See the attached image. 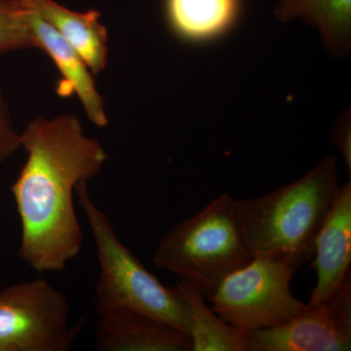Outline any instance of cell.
<instances>
[{
    "label": "cell",
    "mask_w": 351,
    "mask_h": 351,
    "mask_svg": "<svg viewBox=\"0 0 351 351\" xmlns=\"http://www.w3.org/2000/svg\"><path fill=\"white\" fill-rule=\"evenodd\" d=\"M20 145L27 160L11 186L21 221L18 256L34 271H63L84 239L76 188L100 174L108 152L69 113L32 119L20 133Z\"/></svg>",
    "instance_id": "6da1fadb"
},
{
    "label": "cell",
    "mask_w": 351,
    "mask_h": 351,
    "mask_svg": "<svg viewBox=\"0 0 351 351\" xmlns=\"http://www.w3.org/2000/svg\"><path fill=\"white\" fill-rule=\"evenodd\" d=\"M339 189L337 157L330 154L295 182L258 197L234 199L240 233L252 257L285 258L299 269L311 261Z\"/></svg>",
    "instance_id": "7a4b0ae2"
},
{
    "label": "cell",
    "mask_w": 351,
    "mask_h": 351,
    "mask_svg": "<svg viewBox=\"0 0 351 351\" xmlns=\"http://www.w3.org/2000/svg\"><path fill=\"white\" fill-rule=\"evenodd\" d=\"M75 195L91 230L100 265L95 289L98 315L140 314L189 335L186 313L174 287L164 286L122 243L108 215L90 196L87 182L78 184Z\"/></svg>",
    "instance_id": "3957f363"
},
{
    "label": "cell",
    "mask_w": 351,
    "mask_h": 351,
    "mask_svg": "<svg viewBox=\"0 0 351 351\" xmlns=\"http://www.w3.org/2000/svg\"><path fill=\"white\" fill-rule=\"evenodd\" d=\"M252 260L240 233L234 199L228 193L173 226L154 254L156 267L191 284L206 300L226 277Z\"/></svg>",
    "instance_id": "277c9868"
},
{
    "label": "cell",
    "mask_w": 351,
    "mask_h": 351,
    "mask_svg": "<svg viewBox=\"0 0 351 351\" xmlns=\"http://www.w3.org/2000/svg\"><path fill=\"white\" fill-rule=\"evenodd\" d=\"M298 269L285 258H253L226 277L207 302L221 319L244 334L279 326L307 306L291 290Z\"/></svg>",
    "instance_id": "5b68a950"
},
{
    "label": "cell",
    "mask_w": 351,
    "mask_h": 351,
    "mask_svg": "<svg viewBox=\"0 0 351 351\" xmlns=\"http://www.w3.org/2000/svg\"><path fill=\"white\" fill-rule=\"evenodd\" d=\"M84 320L73 322L66 295L44 279L0 290V351H68Z\"/></svg>",
    "instance_id": "8992f818"
},
{
    "label": "cell",
    "mask_w": 351,
    "mask_h": 351,
    "mask_svg": "<svg viewBox=\"0 0 351 351\" xmlns=\"http://www.w3.org/2000/svg\"><path fill=\"white\" fill-rule=\"evenodd\" d=\"M247 351L351 350V278L319 304L279 326L245 332Z\"/></svg>",
    "instance_id": "52a82bcc"
},
{
    "label": "cell",
    "mask_w": 351,
    "mask_h": 351,
    "mask_svg": "<svg viewBox=\"0 0 351 351\" xmlns=\"http://www.w3.org/2000/svg\"><path fill=\"white\" fill-rule=\"evenodd\" d=\"M316 283L308 304H319L350 277L351 182L339 186L314 245Z\"/></svg>",
    "instance_id": "ba28073f"
},
{
    "label": "cell",
    "mask_w": 351,
    "mask_h": 351,
    "mask_svg": "<svg viewBox=\"0 0 351 351\" xmlns=\"http://www.w3.org/2000/svg\"><path fill=\"white\" fill-rule=\"evenodd\" d=\"M29 12L36 48L51 58L61 75L58 94L77 97L90 121L98 127L107 126L108 117L105 101L97 88L91 69L73 46L36 13L31 10Z\"/></svg>",
    "instance_id": "9c48e42d"
},
{
    "label": "cell",
    "mask_w": 351,
    "mask_h": 351,
    "mask_svg": "<svg viewBox=\"0 0 351 351\" xmlns=\"http://www.w3.org/2000/svg\"><path fill=\"white\" fill-rule=\"evenodd\" d=\"M52 27L76 50L94 75L106 69L108 34L97 10L75 12L55 0H18Z\"/></svg>",
    "instance_id": "30bf717a"
},
{
    "label": "cell",
    "mask_w": 351,
    "mask_h": 351,
    "mask_svg": "<svg viewBox=\"0 0 351 351\" xmlns=\"http://www.w3.org/2000/svg\"><path fill=\"white\" fill-rule=\"evenodd\" d=\"M96 348L101 351H191L188 334L131 313L99 316Z\"/></svg>",
    "instance_id": "8fae6325"
},
{
    "label": "cell",
    "mask_w": 351,
    "mask_h": 351,
    "mask_svg": "<svg viewBox=\"0 0 351 351\" xmlns=\"http://www.w3.org/2000/svg\"><path fill=\"white\" fill-rule=\"evenodd\" d=\"M171 32L184 43L203 44L223 38L239 23L241 0H164Z\"/></svg>",
    "instance_id": "7c38bea8"
},
{
    "label": "cell",
    "mask_w": 351,
    "mask_h": 351,
    "mask_svg": "<svg viewBox=\"0 0 351 351\" xmlns=\"http://www.w3.org/2000/svg\"><path fill=\"white\" fill-rule=\"evenodd\" d=\"M174 289L188 320L191 351H247L244 332L221 319L208 306L204 295L182 280Z\"/></svg>",
    "instance_id": "4fadbf2b"
},
{
    "label": "cell",
    "mask_w": 351,
    "mask_h": 351,
    "mask_svg": "<svg viewBox=\"0 0 351 351\" xmlns=\"http://www.w3.org/2000/svg\"><path fill=\"white\" fill-rule=\"evenodd\" d=\"M282 22L298 19L319 29L327 49L346 57L351 44V0H280L276 9Z\"/></svg>",
    "instance_id": "5bb4252c"
},
{
    "label": "cell",
    "mask_w": 351,
    "mask_h": 351,
    "mask_svg": "<svg viewBox=\"0 0 351 351\" xmlns=\"http://www.w3.org/2000/svg\"><path fill=\"white\" fill-rule=\"evenodd\" d=\"M34 47L29 10L18 0H0V55Z\"/></svg>",
    "instance_id": "9a60e30c"
},
{
    "label": "cell",
    "mask_w": 351,
    "mask_h": 351,
    "mask_svg": "<svg viewBox=\"0 0 351 351\" xmlns=\"http://www.w3.org/2000/svg\"><path fill=\"white\" fill-rule=\"evenodd\" d=\"M19 149L20 133L14 126L0 88V167Z\"/></svg>",
    "instance_id": "2e32d148"
},
{
    "label": "cell",
    "mask_w": 351,
    "mask_h": 351,
    "mask_svg": "<svg viewBox=\"0 0 351 351\" xmlns=\"http://www.w3.org/2000/svg\"><path fill=\"white\" fill-rule=\"evenodd\" d=\"M332 144L338 147L339 152L343 154L348 172L351 171V143H350V120L343 119L339 121L335 131L332 134Z\"/></svg>",
    "instance_id": "e0dca14e"
}]
</instances>
